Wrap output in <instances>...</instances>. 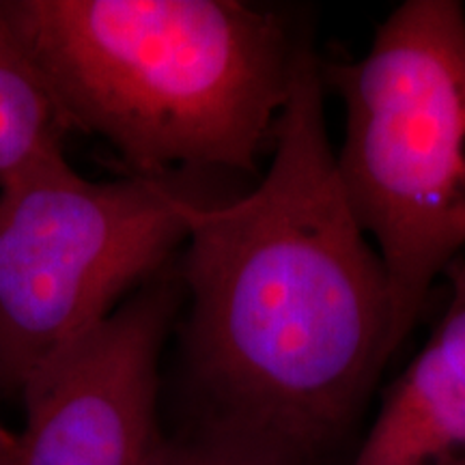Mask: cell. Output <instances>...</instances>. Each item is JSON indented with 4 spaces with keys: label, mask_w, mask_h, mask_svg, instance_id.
Here are the masks:
<instances>
[{
    "label": "cell",
    "mask_w": 465,
    "mask_h": 465,
    "mask_svg": "<svg viewBox=\"0 0 465 465\" xmlns=\"http://www.w3.org/2000/svg\"><path fill=\"white\" fill-rule=\"evenodd\" d=\"M272 147L250 194L185 209L192 427L282 465H330L392 358V306L380 252L336 173L322 63L306 42Z\"/></svg>",
    "instance_id": "cell-1"
},
{
    "label": "cell",
    "mask_w": 465,
    "mask_h": 465,
    "mask_svg": "<svg viewBox=\"0 0 465 465\" xmlns=\"http://www.w3.org/2000/svg\"><path fill=\"white\" fill-rule=\"evenodd\" d=\"M72 130L134 174L252 171L274 144L302 42L237 0H0Z\"/></svg>",
    "instance_id": "cell-2"
},
{
    "label": "cell",
    "mask_w": 465,
    "mask_h": 465,
    "mask_svg": "<svg viewBox=\"0 0 465 465\" xmlns=\"http://www.w3.org/2000/svg\"><path fill=\"white\" fill-rule=\"evenodd\" d=\"M322 78L345 104L336 173L358 224L380 246L394 356L465 248L463 5L407 0L362 58L322 65Z\"/></svg>",
    "instance_id": "cell-3"
},
{
    "label": "cell",
    "mask_w": 465,
    "mask_h": 465,
    "mask_svg": "<svg viewBox=\"0 0 465 465\" xmlns=\"http://www.w3.org/2000/svg\"><path fill=\"white\" fill-rule=\"evenodd\" d=\"M192 199L168 177H80L63 151L0 183V391L45 366L162 274Z\"/></svg>",
    "instance_id": "cell-4"
},
{
    "label": "cell",
    "mask_w": 465,
    "mask_h": 465,
    "mask_svg": "<svg viewBox=\"0 0 465 465\" xmlns=\"http://www.w3.org/2000/svg\"><path fill=\"white\" fill-rule=\"evenodd\" d=\"M182 278L155 276L22 392L15 465H153L160 356Z\"/></svg>",
    "instance_id": "cell-5"
},
{
    "label": "cell",
    "mask_w": 465,
    "mask_h": 465,
    "mask_svg": "<svg viewBox=\"0 0 465 465\" xmlns=\"http://www.w3.org/2000/svg\"><path fill=\"white\" fill-rule=\"evenodd\" d=\"M444 276V315L345 465H465V254Z\"/></svg>",
    "instance_id": "cell-6"
},
{
    "label": "cell",
    "mask_w": 465,
    "mask_h": 465,
    "mask_svg": "<svg viewBox=\"0 0 465 465\" xmlns=\"http://www.w3.org/2000/svg\"><path fill=\"white\" fill-rule=\"evenodd\" d=\"M69 132L44 74L0 15V183L63 151Z\"/></svg>",
    "instance_id": "cell-7"
},
{
    "label": "cell",
    "mask_w": 465,
    "mask_h": 465,
    "mask_svg": "<svg viewBox=\"0 0 465 465\" xmlns=\"http://www.w3.org/2000/svg\"><path fill=\"white\" fill-rule=\"evenodd\" d=\"M153 465H282L246 441L205 427H190L166 438Z\"/></svg>",
    "instance_id": "cell-8"
},
{
    "label": "cell",
    "mask_w": 465,
    "mask_h": 465,
    "mask_svg": "<svg viewBox=\"0 0 465 465\" xmlns=\"http://www.w3.org/2000/svg\"><path fill=\"white\" fill-rule=\"evenodd\" d=\"M17 433L11 431L0 418V465H15Z\"/></svg>",
    "instance_id": "cell-9"
}]
</instances>
